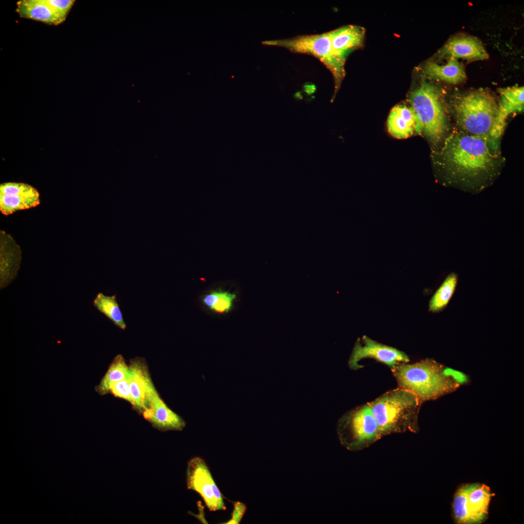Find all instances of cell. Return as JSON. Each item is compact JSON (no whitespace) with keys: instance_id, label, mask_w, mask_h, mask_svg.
I'll use <instances>...</instances> for the list:
<instances>
[{"instance_id":"cell-11","label":"cell","mask_w":524,"mask_h":524,"mask_svg":"<svg viewBox=\"0 0 524 524\" xmlns=\"http://www.w3.org/2000/svg\"><path fill=\"white\" fill-rule=\"evenodd\" d=\"M142 413L146 420L161 430H181L186 425L184 420L167 406L155 388L149 394Z\"/></svg>"},{"instance_id":"cell-27","label":"cell","mask_w":524,"mask_h":524,"mask_svg":"<svg viewBox=\"0 0 524 524\" xmlns=\"http://www.w3.org/2000/svg\"><path fill=\"white\" fill-rule=\"evenodd\" d=\"M45 2L64 20L75 0H45Z\"/></svg>"},{"instance_id":"cell-18","label":"cell","mask_w":524,"mask_h":524,"mask_svg":"<svg viewBox=\"0 0 524 524\" xmlns=\"http://www.w3.org/2000/svg\"><path fill=\"white\" fill-rule=\"evenodd\" d=\"M16 11L20 17L58 25L64 20L45 0H22L17 2Z\"/></svg>"},{"instance_id":"cell-13","label":"cell","mask_w":524,"mask_h":524,"mask_svg":"<svg viewBox=\"0 0 524 524\" xmlns=\"http://www.w3.org/2000/svg\"><path fill=\"white\" fill-rule=\"evenodd\" d=\"M22 260L20 247L9 234L0 232V288L7 287L17 276Z\"/></svg>"},{"instance_id":"cell-10","label":"cell","mask_w":524,"mask_h":524,"mask_svg":"<svg viewBox=\"0 0 524 524\" xmlns=\"http://www.w3.org/2000/svg\"><path fill=\"white\" fill-rule=\"evenodd\" d=\"M365 358H373L387 365L391 369L400 363L409 361V357L404 352L380 344L365 335L356 342L348 361L349 367L353 370L362 368L359 362Z\"/></svg>"},{"instance_id":"cell-9","label":"cell","mask_w":524,"mask_h":524,"mask_svg":"<svg viewBox=\"0 0 524 524\" xmlns=\"http://www.w3.org/2000/svg\"><path fill=\"white\" fill-rule=\"evenodd\" d=\"M187 484L198 492L211 511L226 509L222 494L205 461L199 457L192 458L187 469Z\"/></svg>"},{"instance_id":"cell-6","label":"cell","mask_w":524,"mask_h":524,"mask_svg":"<svg viewBox=\"0 0 524 524\" xmlns=\"http://www.w3.org/2000/svg\"><path fill=\"white\" fill-rule=\"evenodd\" d=\"M337 432L341 443L351 451L367 448L382 438L368 403L344 414L338 422Z\"/></svg>"},{"instance_id":"cell-28","label":"cell","mask_w":524,"mask_h":524,"mask_svg":"<svg viewBox=\"0 0 524 524\" xmlns=\"http://www.w3.org/2000/svg\"><path fill=\"white\" fill-rule=\"evenodd\" d=\"M246 510V507L245 504L241 502H236L234 504V508L231 519L227 523H225V524H239L243 518Z\"/></svg>"},{"instance_id":"cell-21","label":"cell","mask_w":524,"mask_h":524,"mask_svg":"<svg viewBox=\"0 0 524 524\" xmlns=\"http://www.w3.org/2000/svg\"><path fill=\"white\" fill-rule=\"evenodd\" d=\"M93 305L116 327L123 330L126 329V325L117 302L115 295L107 296L99 293L93 300Z\"/></svg>"},{"instance_id":"cell-1","label":"cell","mask_w":524,"mask_h":524,"mask_svg":"<svg viewBox=\"0 0 524 524\" xmlns=\"http://www.w3.org/2000/svg\"><path fill=\"white\" fill-rule=\"evenodd\" d=\"M504 162L499 142L459 130L447 135L435 161L443 185L474 194L493 183Z\"/></svg>"},{"instance_id":"cell-25","label":"cell","mask_w":524,"mask_h":524,"mask_svg":"<svg viewBox=\"0 0 524 524\" xmlns=\"http://www.w3.org/2000/svg\"><path fill=\"white\" fill-rule=\"evenodd\" d=\"M38 195L37 190L32 186L24 183L7 182L0 185V194Z\"/></svg>"},{"instance_id":"cell-5","label":"cell","mask_w":524,"mask_h":524,"mask_svg":"<svg viewBox=\"0 0 524 524\" xmlns=\"http://www.w3.org/2000/svg\"><path fill=\"white\" fill-rule=\"evenodd\" d=\"M409 101L420 122L421 134L433 144L443 141L448 120L440 90L423 80L410 94Z\"/></svg>"},{"instance_id":"cell-3","label":"cell","mask_w":524,"mask_h":524,"mask_svg":"<svg viewBox=\"0 0 524 524\" xmlns=\"http://www.w3.org/2000/svg\"><path fill=\"white\" fill-rule=\"evenodd\" d=\"M368 404L382 437L407 431L417 432L422 403L410 391L398 387Z\"/></svg>"},{"instance_id":"cell-22","label":"cell","mask_w":524,"mask_h":524,"mask_svg":"<svg viewBox=\"0 0 524 524\" xmlns=\"http://www.w3.org/2000/svg\"><path fill=\"white\" fill-rule=\"evenodd\" d=\"M457 282L458 276L456 273L452 272L447 276L431 298L429 304V311H439L446 306L454 294Z\"/></svg>"},{"instance_id":"cell-24","label":"cell","mask_w":524,"mask_h":524,"mask_svg":"<svg viewBox=\"0 0 524 524\" xmlns=\"http://www.w3.org/2000/svg\"><path fill=\"white\" fill-rule=\"evenodd\" d=\"M235 295L228 292H213L205 296L204 304L216 311L228 312L232 306Z\"/></svg>"},{"instance_id":"cell-4","label":"cell","mask_w":524,"mask_h":524,"mask_svg":"<svg viewBox=\"0 0 524 524\" xmlns=\"http://www.w3.org/2000/svg\"><path fill=\"white\" fill-rule=\"evenodd\" d=\"M452 106L458 130L469 134L490 136L498 103L490 92L478 89L461 95L455 98Z\"/></svg>"},{"instance_id":"cell-2","label":"cell","mask_w":524,"mask_h":524,"mask_svg":"<svg viewBox=\"0 0 524 524\" xmlns=\"http://www.w3.org/2000/svg\"><path fill=\"white\" fill-rule=\"evenodd\" d=\"M391 370L398 387L414 393L422 403L450 393L460 385L450 370L431 359L400 363Z\"/></svg>"},{"instance_id":"cell-16","label":"cell","mask_w":524,"mask_h":524,"mask_svg":"<svg viewBox=\"0 0 524 524\" xmlns=\"http://www.w3.org/2000/svg\"><path fill=\"white\" fill-rule=\"evenodd\" d=\"M330 33L333 53L344 63L348 54L361 45L364 35V29L355 25L345 26Z\"/></svg>"},{"instance_id":"cell-19","label":"cell","mask_w":524,"mask_h":524,"mask_svg":"<svg viewBox=\"0 0 524 524\" xmlns=\"http://www.w3.org/2000/svg\"><path fill=\"white\" fill-rule=\"evenodd\" d=\"M425 72L430 78L457 84L466 79V74L462 65L456 58L450 57L447 63L440 66L434 62H428L425 66Z\"/></svg>"},{"instance_id":"cell-12","label":"cell","mask_w":524,"mask_h":524,"mask_svg":"<svg viewBox=\"0 0 524 524\" xmlns=\"http://www.w3.org/2000/svg\"><path fill=\"white\" fill-rule=\"evenodd\" d=\"M500 99L497 113L490 132V137L499 142L506 126L508 116L524 110V86L499 88Z\"/></svg>"},{"instance_id":"cell-20","label":"cell","mask_w":524,"mask_h":524,"mask_svg":"<svg viewBox=\"0 0 524 524\" xmlns=\"http://www.w3.org/2000/svg\"><path fill=\"white\" fill-rule=\"evenodd\" d=\"M40 203L39 194H0V211L5 215L38 206Z\"/></svg>"},{"instance_id":"cell-14","label":"cell","mask_w":524,"mask_h":524,"mask_svg":"<svg viewBox=\"0 0 524 524\" xmlns=\"http://www.w3.org/2000/svg\"><path fill=\"white\" fill-rule=\"evenodd\" d=\"M129 384L134 407L143 412L148 396L155 387L145 364L140 359L133 360L129 366Z\"/></svg>"},{"instance_id":"cell-23","label":"cell","mask_w":524,"mask_h":524,"mask_svg":"<svg viewBox=\"0 0 524 524\" xmlns=\"http://www.w3.org/2000/svg\"><path fill=\"white\" fill-rule=\"evenodd\" d=\"M129 377V366L127 365L123 357L118 355L115 358L101 381L98 389L99 393L103 394L109 392L113 383Z\"/></svg>"},{"instance_id":"cell-26","label":"cell","mask_w":524,"mask_h":524,"mask_svg":"<svg viewBox=\"0 0 524 524\" xmlns=\"http://www.w3.org/2000/svg\"><path fill=\"white\" fill-rule=\"evenodd\" d=\"M111 392L115 396L122 398L135 406L134 401L132 397L129 378L113 383L110 388Z\"/></svg>"},{"instance_id":"cell-15","label":"cell","mask_w":524,"mask_h":524,"mask_svg":"<svg viewBox=\"0 0 524 524\" xmlns=\"http://www.w3.org/2000/svg\"><path fill=\"white\" fill-rule=\"evenodd\" d=\"M389 132L393 137L403 139L415 132L421 134L420 122L414 112L410 107L397 105L391 111L387 120Z\"/></svg>"},{"instance_id":"cell-7","label":"cell","mask_w":524,"mask_h":524,"mask_svg":"<svg viewBox=\"0 0 524 524\" xmlns=\"http://www.w3.org/2000/svg\"><path fill=\"white\" fill-rule=\"evenodd\" d=\"M262 44L265 46L282 47L295 52L309 53L316 57L332 73L336 88L339 87L345 75L344 63L339 60L332 50L330 32L284 40H265Z\"/></svg>"},{"instance_id":"cell-17","label":"cell","mask_w":524,"mask_h":524,"mask_svg":"<svg viewBox=\"0 0 524 524\" xmlns=\"http://www.w3.org/2000/svg\"><path fill=\"white\" fill-rule=\"evenodd\" d=\"M441 53L455 58L468 60H484L489 55L481 42L477 39L469 36L452 38L444 45Z\"/></svg>"},{"instance_id":"cell-8","label":"cell","mask_w":524,"mask_h":524,"mask_svg":"<svg viewBox=\"0 0 524 524\" xmlns=\"http://www.w3.org/2000/svg\"><path fill=\"white\" fill-rule=\"evenodd\" d=\"M494 494L484 484H470L457 491L453 502L455 518L459 524H479L487 517L491 499Z\"/></svg>"}]
</instances>
